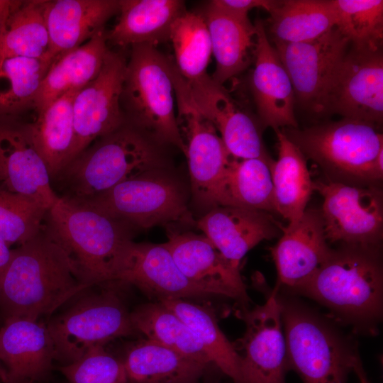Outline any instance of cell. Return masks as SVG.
Wrapping results in <instances>:
<instances>
[{"instance_id":"31","label":"cell","mask_w":383,"mask_h":383,"mask_svg":"<svg viewBox=\"0 0 383 383\" xmlns=\"http://www.w3.org/2000/svg\"><path fill=\"white\" fill-rule=\"evenodd\" d=\"M269 13V28L274 43L312 40L336 25L332 0L275 1Z\"/></svg>"},{"instance_id":"37","label":"cell","mask_w":383,"mask_h":383,"mask_svg":"<svg viewBox=\"0 0 383 383\" xmlns=\"http://www.w3.org/2000/svg\"><path fill=\"white\" fill-rule=\"evenodd\" d=\"M170 40L174 52V64L187 81H194L207 74L212 48L201 13L184 11L172 26Z\"/></svg>"},{"instance_id":"8","label":"cell","mask_w":383,"mask_h":383,"mask_svg":"<svg viewBox=\"0 0 383 383\" xmlns=\"http://www.w3.org/2000/svg\"><path fill=\"white\" fill-rule=\"evenodd\" d=\"M172 79L193 199L199 206L209 211L226 206L224 179L231 156L213 123L194 102L186 79L176 70L172 73Z\"/></svg>"},{"instance_id":"34","label":"cell","mask_w":383,"mask_h":383,"mask_svg":"<svg viewBox=\"0 0 383 383\" xmlns=\"http://www.w3.org/2000/svg\"><path fill=\"white\" fill-rule=\"evenodd\" d=\"M133 326L146 338L208 367L211 361L189 326L159 301L131 313Z\"/></svg>"},{"instance_id":"36","label":"cell","mask_w":383,"mask_h":383,"mask_svg":"<svg viewBox=\"0 0 383 383\" xmlns=\"http://www.w3.org/2000/svg\"><path fill=\"white\" fill-rule=\"evenodd\" d=\"M54 60L13 57L0 62V117L33 106L43 79Z\"/></svg>"},{"instance_id":"39","label":"cell","mask_w":383,"mask_h":383,"mask_svg":"<svg viewBox=\"0 0 383 383\" xmlns=\"http://www.w3.org/2000/svg\"><path fill=\"white\" fill-rule=\"evenodd\" d=\"M48 209L28 196L0 189V238L21 245L35 235Z\"/></svg>"},{"instance_id":"15","label":"cell","mask_w":383,"mask_h":383,"mask_svg":"<svg viewBox=\"0 0 383 383\" xmlns=\"http://www.w3.org/2000/svg\"><path fill=\"white\" fill-rule=\"evenodd\" d=\"M277 289L263 305L245 312L246 331L240 340L241 383H283L288 365Z\"/></svg>"},{"instance_id":"7","label":"cell","mask_w":383,"mask_h":383,"mask_svg":"<svg viewBox=\"0 0 383 383\" xmlns=\"http://www.w3.org/2000/svg\"><path fill=\"white\" fill-rule=\"evenodd\" d=\"M169 168L145 172L77 204L98 209L135 229L192 223L185 187Z\"/></svg>"},{"instance_id":"33","label":"cell","mask_w":383,"mask_h":383,"mask_svg":"<svg viewBox=\"0 0 383 383\" xmlns=\"http://www.w3.org/2000/svg\"><path fill=\"white\" fill-rule=\"evenodd\" d=\"M160 301L189 326L201 344L211 363L235 383L242 382L240 355L221 331L211 310L183 299H163Z\"/></svg>"},{"instance_id":"44","label":"cell","mask_w":383,"mask_h":383,"mask_svg":"<svg viewBox=\"0 0 383 383\" xmlns=\"http://www.w3.org/2000/svg\"><path fill=\"white\" fill-rule=\"evenodd\" d=\"M352 370H353L357 373L360 380V383H369L362 370L361 362L357 355H355L354 357L352 364Z\"/></svg>"},{"instance_id":"40","label":"cell","mask_w":383,"mask_h":383,"mask_svg":"<svg viewBox=\"0 0 383 383\" xmlns=\"http://www.w3.org/2000/svg\"><path fill=\"white\" fill-rule=\"evenodd\" d=\"M59 370L69 383H128L123 360L108 353L104 346L93 348Z\"/></svg>"},{"instance_id":"25","label":"cell","mask_w":383,"mask_h":383,"mask_svg":"<svg viewBox=\"0 0 383 383\" xmlns=\"http://www.w3.org/2000/svg\"><path fill=\"white\" fill-rule=\"evenodd\" d=\"M179 0H119V18L106 33L107 42L121 48L170 40L172 26L185 11Z\"/></svg>"},{"instance_id":"12","label":"cell","mask_w":383,"mask_h":383,"mask_svg":"<svg viewBox=\"0 0 383 383\" xmlns=\"http://www.w3.org/2000/svg\"><path fill=\"white\" fill-rule=\"evenodd\" d=\"M323 198L321 211L329 243L379 246L383 235V194L379 186L329 180L313 182Z\"/></svg>"},{"instance_id":"11","label":"cell","mask_w":383,"mask_h":383,"mask_svg":"<svg viewBox=\"0 0 383 383\" xmlns=\"http://www.w3.org/2000/svg\"><path fill=\"white\" fill-rule=\"evenodd\" d=\"M274 45L291 79L295 101L313 115H326L328 97L349 40L334 28L312 40Z\"/></svg>"},{"instance_id":"19","label":"cell","mask_w":383,"mask_h":383,"mask_svg":"<svg viewBox=\"0 0 383 383\" xmlns=\"http://www.w3.org/2000/svg\"><path fill=\"white\" fill-rule=\"evenodd\" d=\"M165 244L182 272L210 295L248 301L239 266L227 260L204 235L170 232Z\"/></svg>"},{"instance_id":"27","label":"cell","mask_w":383,"mask_h":383,"mask_svg":"<svg viewBox=\"0 0 383 383\" xmlns=\"http://www.w3.org/2000/svg\"><path fill=\"white\" fill-rule=\"evenodd\" d=\"M209 32L216 66L211 79L223 85L245 70L254 57L255 28L249 18L225 13L209 2L201 13Z\"/></svg>"},{"instance_id":"13","label":"cell","mask_w":383,"mask_h":383,"mask_svg":"<svg viewBox=\"0 0 383 383\" xmlns=\"http://www.w3.org/2000/svg\"><path fill=\"white\" fill-rule=\"evenodd\" d=\"M332 113L377 126L382 123V49L374 50L350 45L328 97L326 115Z\"/></svg>"},{"instance_id":"35","label":"cell","mask_w":383,"mask_h":383,"mask_svg":"<svg viewBox=\"0 0 383 383\" xmlns=\"http://www.w3.org/2000/svg\"><path fill=\"white\" fill-rule=\"evenodd\" d=\"M273 162L230 157L224 179L226 206L275 212L271 170Z\"/></svg>"},{"instance_id":"45","label":"cell","mask_w":383,"mask_h":383,"mask_svg":"<svg viewBox=\"0 0 383 383\" xmlns=\"http://www.w3.org/2000/svg\"><path fill=\"white\" fill-rule=\"evenodd\" d=\"M0 380L4 383V372H3V370H2V368L0 365Z\"/></svg>"},{"instance_id":"17","label":"cell","mask_w":383,"mask_h":383,"mask_svg":"<svg viewBox=\"0 0 383 383\" xmlns=\"http://www.w3.org/2000/svg\"><path fill=\"white\" fill-rule=\"evenodd\" d=\"M187 82L194 102L216 128L231 157L274 161L264 145L259 123L239 107L223 85L208 74Z\"/></svg>"},{"instance_id":"43","label":"cell","mask_w":383,"mask_h":383,"mask_svg":"<svg viewBox=\"0 0 383 383\" xmlns=\"http://www.w3.org/2000/svg\"><path fill=\"white\" fill-rule=\"evenodd\" d=\"M13 4L14 1L0 0V35L12 9Z\"/></svg>"},{"instance_id":"2","label":"cell","mask_w":383,"mask_h":383,"mask_svg":"<svg viewBox=\"0 0 383 383\" xmlns=\"http://www.w3.org/2000/svg\"><path fill=\"white\" fill-rule=\"evenodd\" d=\"M163 145L125 123L77 155L52 180L63 199L79 203L150 170L170 167Z\"/></svg>"},{"instance_id":"24","label":"cell","mask_w":383,"mask_h":383,"mask_svg":"<svg viewBox=\"0 0 383 383\" xmlns=\"http://www.w3.org/2000/svg\"><path fill=\"white\" fill-rule=\"evenodd\" d=\"M118 12L119 0H46L48 58L54 60L85 43Z\"/></svg>"},{"instance_id":"5","label":"cell","mask_w":383,"mask_h":383,"mask_svg":"<svg viewBox=\"0 0 383 383\" xmlns=\"http://www.w3.org/2000/svg\"><path fill=\"white\" fill-rule=\"evenodd\" d=\"M379 246L341 244L299 289L357 321L379 317L382 303Z\"/></svg>"},{"instance_id":"18","label":"cell","mask_w":383,"mask_h":383,"mask_svg":"<svg viewBox=\"0 0 383 383\" xmlns=\"http://www.w3.org/2000/svg\"><path fill=\"white\" fill-rule=\"evenodd\" d=\"M254 25L255 47L250 89L260 123L274 131L298 128L291 79L267 37L262 21L258 19Z\"/></svg>"},{"instance_id":"4","label":"cell","mask_w":383,"mask_h":383,"mask_svg":"<svg viewBox=\"0 0 383 383\" xmlns=\"http://www.w3.org/2000/svg\"><path fill=\"white\" fill-rule=\"evenodd\" d=\"M45 221L89 287L112 281L118 255L135 230L98 209L60 197Z\"/></svg>"},{"instance_id":"41","label":"cell","mask_w":383,"mask_h":383,"mask_svg":"<svg viewBox=\"0 0 383 383\" xmlns=\"http://www.w3.org/2000/svg\"><path fill=\"white\" fill-rule=\"evenodd\" d=\"M216 9L240 18H249L253 9L262 8L268 12L274 5V0H213L209 1Z\"/></svg>"},{"instance_id":"23","label":"cell","mask_w":383,"mask_h":383,"mask_svg":"<svg viewBox=\"0 0 383 383\" xmlns=\"http://www.w3.org/2000/svg\"><path fill=\"white\" fill-rule=\"evenodd\" d=\"M196 225L237 266L248 251L265 240L281 235L284 228L270 213L235 206H216Z\"/></svg>"},{"instance_id":"1","label":"cell","mask_w":383,"mask_h":383,"mask_svg":"<svg viewBox=\"0 0 383 383\" xmlns=\"http://www.w3.org/2000/svg\"><path fill=\"white\" fill-rule=\"evenodd\" d=\"M89 288L46 224L27 242L12 250L0 287L5 319L38 321Z\"/></svg>"},{"instance_id":"20","label":"cell","mask_w":383,"mask_h":383,"mask_svg":"<svg viewBox=\"0 0 383 383\" xmlns=\"http://www.w3.org/2000/svg\"><path fill=\"white\" fill-rule=\"evenodd\" d=\"M0 181L7 190L48 209L59 199L48 166L24 123H0Z\"/></svg>"},{"instance_id":"22","label":"cell","mask_w":383,"mask_h":383,"mask_svg":"<svg viewBox=\"0 0 383 383\" xmlns=\"http://www.w3.org/2000/svg\"><path fill=\"white\" fill-rule=\"evenodd\" d=\"M55 360L47 325L25 318L5 319L0 329V365L4 383L35 382L45 377Z\"/></svg>"},{"instance_id":"6","label":"cell","mask_w":383,"mask_h":383,"mask_svg":"<svg viewBox=\"0 0 383 383\" xmlns=\"http://www.w3.org/2000/svg\"><path fill=\"white\" fill-rule=\"evenodd\" d=\"M126 122L159 144L184 155L186 145L174 111V92L168 56L150 44L131 46L121 96Z\"/></svg>"},{"instance_id":"32","label":"cell","mask_w":383,"mask_h":383,"mask_svg":"<svg viewBox=\"0 0 383 383\" xmlns=\"http://www.w3.org/2000/svg\"><path fill=\"white\" fill-rule=\"evenodd\" d=\"M45 2L46 0L14 1L0 35V62L13 57L50 60Z\"/></svg>"},{"instance_id":"29","label":"cell","mask_w":383,"mask_h":383,"mask_svg":"<svg viewBox=\"0 0 383 383\" xmlns=\"http://www.w3.org/2000/svg\"><path fill=\"white\" fill-rule=\"evenodd\" d=\"M274 131L278 141V158L271 166L274 209L291 226L306 210L313 181L304 155L282 130Z\"/></svg>"},{"instance_id":"28","label":"cell","mask_w":383,"mask_h":383,"mask_svg":"<svg viewBox=\"0 0 383 383\" xmlns=\"http://www.w3.org/2000/svg\"><path fill=\"white\" fill-rule=\"evenodd\" d=\"M77 91L66 93L38 112L35 121L24 123L48 166L51 181L74 158L73 100Z\"/></svg>"},{"instance_id":"3","label":"cell","mask_w":383,"mask_h":383,"mask_svg":"<svg viewBox=\"0 0 383 383\" xmlns=\"http://www.w3.org/2000/svg\"><path fill=\"white\" fill-rule=\"evenodd\" d=\"M377 126L345 118L283 131L327 180L357 186H379L383 178V135Z\"/></svg>"},{"instance_id":"9","label":"cell","mask_w":383,"mask_h":383,"mask_svg":"<svg viewBox=\"0 0 383 383\" xmlns=\"http://www.w3.org/2000/svg\"><path fill=\"white\" fill-rule=\"evenodd\" d=\"M288 363L304 383H345L355 354L311 311L281 300Z\"/></svg>"},{"instance_id":"21","label":"cell","mask_w":383,"mask_h":383,"mask_svg":"<svg viewBox=\"0 0 383 383\" xmlns=\"http://www.w3.org/2000/svg\"><path fill=\"white\" fill-rule=\"evenodd\" d=\"M332 250L321 211L306 209L296 223L284 226L279 240L272 248L279 283L300 288L323 265Z\"/></svg>"},{"instance_id":"42","label":"cell","mask_w":383,"mask_h":383,"mask_svg":"<svg viewBox=\"0 0 383 383\" xmlns=\"http://www.w3.org/2000/svg\"><path fill=\"white\" fill-rule=\"evenodd\" d=\"M12 250L9 245L0 238V287L3 276L9 264L11 257Z\"/></svg>"},{"instance_id":"14","label":"cell","mask_w":383,"mask_h":383,"mask_svg":"<svg viewBox=\"0 0 383 383\" xmlns=\"http://www.w3.org/2000/svg\"><path fill=\"white\" fill-rule=\"evenodd\" d=\"M126 62L121 53L109 50L96 77L75 94L74 158L126 123L121 96Z\"/></svg>"},{"instance_id":"10","label":"cell","mask_w":383,"mask_h":383,"mask_svg":"<svg viewBox=\"0 0 383 383\" xmlns=\"http://www.w3.org/2000/svg\"><path fill=\"white\" fill-rule=\"evenodd\" d=\"M114 293L106 289L84 296L47 324L55 360L71 363L93 348L136 332L131 313Z\"/></svg>"},{"instance_id":"16","label":"cell","mask_w":383,"mask_h":383,"mask_svg":"<svg viewBox=\"0 0 383 383\" xmlns=\"http://www.w3.org/2000/svg\"><path fill=\"white\" fill-rule=\"evenodd\" d=\"M112 282L136 286L160 300L210 295L182 272L165 243L128 241L116 262Z\"/></svg>"},{"instance_id":"30","label":"cell","mask_w":383,"mask_h":383,"mask_svg":"<svg viewBox=\"0 0 383 383\" xmlns=\"http://www.w3.org/2000/svg\"><path fill=\"white\" fill-rule=\"evenodd\" d=\"M128 383H197L207 366L145 339L123 360Z\"/></svg>"},{"instance_id":"38","label":"cell","mask_w":383,"mask_h":383,"mask_svg":"<svg viewBox=\"0 0 383 383\" xmlns=\"http://www.w3.org/2000/svg\"><path fill=\"white\" fill-rule=\"evenodd\" d=\"M335 28L352 46L370 50L382 49L383 1L332 0Z\"/></svg>"},{"instance_id":"46","label":"cell","mask_w":383,"mask_h":383,"mask_svg":"<svg viewBox=\"0 0 383 383\" xmlns=\"http://www.w3.org/2000/svg\"><path fill=\"white\" fill-rule=\"evenodd\" d=\"M25 383H35L34 382H25Z\"/></svg>"},{"instance_id":"26","label":"cell","mask_w":383,"mask_h":383,"mask_svg":"<svg viewBox=\"0 0 383 383\" xmlns=\"http://www.w3.org/2000/svg\"><path fill=\"white\" fill-rule=\"evenodd\" d=\"M109 50L103 30L85 43L55 59L34 101L37 112L66 93L79 91L94 79Z\"/></svg>"}]
</instances>
